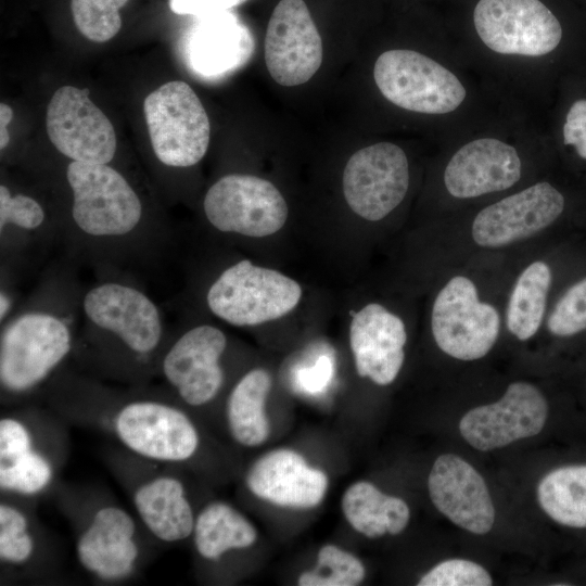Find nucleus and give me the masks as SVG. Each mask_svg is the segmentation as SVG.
Returning <instances> with one entry per match:
<instances>
[{
  "label": "nucleus",
  "mask_w": 586,
  "mask_h": 586,
  "mask_svg": "<svg viewBox=\"0 0 586 586\" xmlns=\"http://www.w3.org/2000/svg\"><path fill=\"white\" fill-rule=\"evenodd\" d=\"M132 504L144 526L164 543H177L193 533L195 514L183 483L169 473L153 475L132 492Z\"/></svg>",
  "instance_id": "nucleus-24"
},
{
  "label": "nucleus",
  "mask_w": 586,
  "mask_h": 586,
  "mask_svg": "<svg viewBox=\"0 0 586 586\" xmlns=\"http://www.w3.org/2000/svg\"><path fill=\"white\" fill-rule=\"evenodd\" d=\"M12 283L13 277L7 272H1L0 323L5 321L18 305Z\"/></svg>",
  "instance_id": "nucleus-38"
},
{
  "label": "nucleus",
  "mask_w": 586,
  "mask_h": 586,
  "mask_svg": "<svg viewBox=\"0 0 586 586\" xmlns=\"http://www.w3.org/2000/svg\"><path fill=\"white\" fill-rule=\"evenodd\" d=\"M192 535L198 553L209 561L230 550L249 548L257 539L255 526L224 501H212L196 514Z\"/></svg>",
  "instance_id": "nucleus-28"
},
{
  "label": "nucleus",
  "mask_w": 586,
  "mask_h": 586,
  "mask_svg": "<svg viewBox=\"0 0 586 586\" xmlns=\"http://www.w3.org/2000/svg\"><path fill=\"white\" fill-rule=\"evenodd\" d=\"M428 486L435 508L453 523L477 535L492 530L495 509L488 488L466 460L454 454L437 457Z\"/></svg>",
  "instance_id": "nucleus-18"
},
{
  "label": "nucleus",
  "mask_w": 586,
  "mask_h": 586,
  "mask_svg": "<svg viewBox=\"0 0 586 586\" xmlns=\"http://www.w3.org/2000/svg\"><path fill=\"white\" fill-rule=\"evenodd\" d=\"M82 291L73 357L98 377L139 384L156 373L170 333L161 307L116 270Z\"/></svg>",
  "instance_id": "nucleus-2"
},
{
  "label": "nucleus",
  "mask_w": 586,
  "mask_h": 586,
  "mask_svg": "<svg viewBox=\"0 0 586 586\" xmlns=\"http://www.w3.org/2000/svg\"><path fill=\"white\" fill-rule=\"evenodd\" d=\"M74 260L50 268L25 301L0 323V385L24 395L53 378L73 356L81 319L82 286Z\"/></svg>",
  "instance_id": "nucleus-3"
},
{
  "label": "nucleus",
  "mask_w": 586,
  "mask_h": 586,
  "mask_svg": "<svg viewBox=\"0 0 586 586\" xmlns=\"http://www.w3.org/2000/svg\"><path fill=\"white\" fill-rule=\"evenodd\" d=\"M323 58L322 40L303 0H280L265 36V62L272 79L292 87L308 81Z\"/></svg>",
  "instance_id": "nucleus-15"
},
{
  "label": "nucleus",
  "mask_w": 586,
  "mask_h": 586,
  "mask_svg": "<svg viewBox=\"0 0 586 586\" xmlns=\"http://www.w3.org/2000/svg\"><path fill=\"white\" fill-rule=\"evenodd\" d=\"M537 499L556 523L586 530V462L569 463L549 471L538 483Z\"/></svg>",
  "instance_id": "nucleus-29"
},
{
  "label": "nucleus",
  "mask_w": 586,
  "mask_h": 586,
  "mask_svg": "<svg viewBox=\"0 0 586 586\" xmlns=\"http://www.w3.org/2000/svg\"><path fill=\"white\" fill-rule=\"evenodd\" d=\"M247 0H169L170 10L179 15L199 16L228 11Z\"/></svg>",
  "instance_id": "nucleus-37"
},
{
  "label": "nucleus",
  "mask_w": 586,
  "mask_h": 586,
  "mask_svg": "<svg viewBox=\"0 0 586 586\" xmlns=\"http://www.w3.org/2000/svg\"><path fill=\"white\" fill-rule=\"evenodd\" d=\"M13 118V110L4 102L0 103V149L5 150L10 143L8 126Z\"/></svg>",
  "instance_id": "nucleus-39"
},
{
  "label": "nucleus",
  "mask_w": 586,
  "mask_h": 586,
  "mask_svg": "<svg viewBox=\"0 0 586 586\" xmlns=\"http://www.w3.org/2000/svg\"><path fill=\"white\" fill-rule=\"evenodd\" d=\"M551 283L550 267L542 260L530 264L519 276L507 307V328L526 341L539 329Z\"/></svg>",
  "instance_id": "nucleus-30"
},
{
  "label": "nucleus",
  "mask_w": 586,
  "mask_h": 586,
  "mask_svg": "<svg viewBox=\"0 0 586 586\" xmlns=\"http://www.w3.org/2000/svg\"><path fill=\"white\" fill-rule=\"evenodd\" d=\"M431 329L435 343L445 354L460 360H476L496 343L500 317L493 305L479 300L472 280L456 276L435 297Z\"/></svg>",
  "instance_id": "nucleus-10"
},
{
  "label": "nucleus",
  "mask_w": 586,
  "mask_h": 586,
  "mask_svg": "<svg viewBox=\"0 0 586 586\" xmlns=\"http://www.w3.org/2000/svg\"><path fill=\"white\" fill-rule=\"evenodd\" d=\"M298 282L244 258L225 269L205 293L209 313L234 327H254L291 313L302 298Z\"/></svg>",
  "instance_id": "nucleus-4"
},
{
  "label": "nucleus",
  "mask_w": 586,
  "mask_h": 586,
  "mask_svg": "<svg viewBox=\"0 0 586 586\" xmlns=\"http://www.w3.org/2000/svg\"><path fill=\"white\" fill-rule=\"evenodd\" d=\"M25 513L13 505H0V559L4 563L21 565L27 562L35 550Z\"/></svg>",
  "instance_id": "nucleus-33"
},
{
  "label": "nucleus",
  "mask_w": 586,
  "mask_h": 586,
  "mask_svg": "<svg viewBox=\"0 0 586 586\" xmlns=\"http://www.w3.org/2000/svg\"><path fill=\"white\" fill-rule=\"evenodd\" d=\"M556 336H572L586 330V278L573 284L558 301L547 321Z\"/></svg>",
  "instance_id": "nucleus-34"
},
{
  "label": "nucleus",
  "mask_w": 586,
  "mask_h": 586,
  "mask_svg": "<svg viewBox=\"0 0 586 586\" xmlns=\"http://www.w3.org/2000/svg\"><path fill=\"white\" fill-rule=\"evenodd\" d=\"M110 429L138 457L158 463L190 460L200 447L199 431L170 399L130 396L112 410Z\"/></svg>",
  "instance_id": "nucleus-5"
},
{
  "label": "nucleus",
  "mask_w": 586,
  "mask_h": 586,
  "mask_svg": "<svg viewBox=\"0 0 586 586\" xmlns=\"http://www.w3.org/2000/svg\"><path fill=\"white\" fill-rule=\"evenodd\" d=\"M56 243H61L59 222L51 219L42 203L29 194L14 193L1 183V271L13 276L16 268Z\"/></svg>",
  "instance_id": "nucleus-23"
},
{
  "label": "nucleus",
  "mask_w": 586,
  "mask_h": 586,
  "mask_svg": "<svg viewBox=\"0 0 586 586\" xmlns=\"http://www.w3.org/2000/svg\"><path fill=\"white\" fill-rule=\"evenodd\" d=\"M563 209V195L550 183L538 182L483 208L473 220L472 238L482 247L506 246L540 232Z\"/></svg>",
  "instance_id": "nucleus-16"
},
{
  "label": "nucleus",
  "mask_w": 586,
  "mask_h": 586,
  "mask_svg": "<svg viewBox=\"0 0 586 586\" xmlns=\"http://www.w3.org/2000/svg\"><path fill=\"white\" fill-rule=\"evenodd\" d=\"M203 213L218 232L265 238L285 225L289 207L270 181L247 174H228L206 191Z\"/></svg>",
  "instance_id": "nucleus-9"
},
{
  "label": "nucleus",
  "mask_w": 586,
  "mask_h": 586,
  "mask_svg": "<svg viewBox=\"0 0 586 586\" xmlns=\"http://www.w3.org/2000/svg\"><path fill=\"white\" fill-rule=\"evenodd\" d=\"M407 333L404 321L379 303L356 311L349 324V346L359 377L388 385L405 360Z\"/></svg>",
  "instance_id": "nucleus-19"
},
{
  "label": "nucleus",
  "mask_w": 586,
  "mask_h": 586,
  "mask_svg": "<svg viewBox=\"0 0 586 586\" xmlns=\"http://www.w3.org/2000/svg\"><path fill=\"white\" fill-rule=\"evenodd\" d=\"M366 575L361 561L353 553L334 545H324L317 556L313 571L298 576L301 586H356Z\"/></svg>",
  "instance_id": "nucleus-31"
},
{
  "label": "nucleus",
  "mask_w": 586,
  "mask_h": 586,
  "mask_svg": "<svg viewBox=\"0 0 586 586\" xmlns=\"http://www.w3.org/2000/svg\"><path fill=\"white\" fill-rule=\"evenodd\" d=\"M473 21L483 43L500 54L545 55L562 38L558 18L539 0H480Z\"/></svg>",
  "instance_id": "nucleus-11"
},
{
  "label": "nucleus",
  "mask_w": 586,
  "mask_h": 586,
  "mask_svg": "<svg viewBox=\"0 0 586 586\" xmlns=\"http://www.w3.org/2000/svg\"><path fill=\"white\" fill-rule=\"evenodd\" d=\"M228 337L218 327L199 323L168 341L160 356L156 373L169 391L189 407L213 402L225 383L222 358Z\"/></svg>",
  "instance_id": "nucleus-8"
},
{
  "label": "nucleus",
  "mask_w": 586,
  "mask_h": 586,
  "mask_svg": "<svg viewBox=\"0 0 586 586\" xmlns=\"http://www.w3.org/2000/svg\"><path fill=\"white\" fill-rule=\"evenodd\" d=\"M521 177V160L514 146L494 138L462 145L449 160L444 183L450 195L476 198L509 189Z\"/></svg>",
  "instance_id": "nucleus-21"
},
{
  "label": "nucleus",
  "mask_w": 586,
  "mask_h": 586,
  "mask_svg": "<svg viewBox=\"0 0 586 586\" xmlns=\"http://www.w3.org/2000/svg\"><path fill=\"white\" fill-rule=\"evenodd\" d=\"M341 506L351 526L368 538H378L385 533L398 535L410 519L406 501L382 493L366 481L352 484L344 492Z\"/></svg>",
  "instance_id": "nucleus-26"
},
{
  "label": "nucleus",
  "mask_w": 586,
  "mask_h": 586,
  "mask_svg": "<svg viewBox=\"0 0 586 586\" xmlns=\"http://www.w3.org/2000/svg\"><path fill=\"white\" fill-rule=\"evenodd\" d=\"M64 178L71 202L59 226L72 260L113 271L151 262L169 246L170 230L148 218L142 198L111 164L71 161Z\"/></svg>",
  "instance_id": "nucleus-1"
},
{
  "label": "nucleus",
  "mask_w": 586,
  "mask_h": 586,
  "mask_svg": "<svg viewBox=\"0 0 586 586\" xmlns=\"http://www.w3.org/2000/svg\"><path fill=\"white\" fill-rule=\"evenodd\" d=\"M270 373L255 368L244 373L231 388L226 403V417L232 438L244 447L262 445L270 425L265 411L271 388Z\"/></svg>",
  "instance_id": "nucleus-27"
},
{
  "label": "nucleus",
  "mask_w": 586,
  "mask_h": 586,
  "mask_svg": "<svg viewBox=\"0 0 586 586\" xmlns=\"http://www.w3.org/2000/svg\"><path fill=\"white\" fill-rule=\"evenodd\" d=\"M373 77L385 99L398 107L422 114L450 113L467 95L455 74L412 50L393 49L380 54Z\"/></svg>",
  "instance_id": "nucleus-7"
},
{
  "label": "nucleus",
  "mask_w": 586,
  "mask_h": 586,
  "mask_svg": "<svg viewBox=\"0 0 586 586\" xmlns=\"http://www.w3.org/2000/svg\"><path fill=\"white\" fill-rule=\"evenodd\" d=\"M489 573L480 564L463 560L449 559L436 564L424 574L418 586H491Z\"/></svg>",
  "instance_id": "nucleus-35"
},
{
  "label": "nucleus",
  "mask_w": 586,
  "mask_h": 586,
  "mask_svg": "<svg viewBox=\"0 0 586 586\" xmlns=\"http://www.w3.org/2000/svg\"><path fill=\"white\" fill-rule=\"evenodd\" d=\"M342 183L349 208L368 221H379L393 212L407 193V156L402 148L391 142L366 146L347 161Z\"/></svg>",
  "instance_id": "nucleus-13"
},
{
  "label": "nucleus",
  "mask_w": 586,
  "mask_h": 586,
  "mask_svg": "<svg viewBox=\"0 0 586 586\" xmlns=\"http://www.w3.org/2000/svg\"><path fill=\"white\" fill-rule=\"evenodd\" d=\"M89 93L88 88L74 86L55 90L47 107V133L69 161L111 164L117 149L116 133Z\"/></svg>",
  "instance_id": "nucleus-12"
},
{
  "label": "nucleus",
  "mask_w": 586,
  "mask_h": 586,
  "mask_svg": "<svg viewBox=\"0 0 586 586\" xmlns=\"http://www.w3.org/2000/svg\"><path fill=\"white\" fill-rule=\"evenodd\" d=\"M128 0H72L71 9L77 29L87 39L105 42L122 27L119 10Z\"/></svg>",
  "instance_id": "nucleus-32"
},
{
  "label": "nucleus",
  "mask_w": 586,
  "mask_h": 586,
  "mask_svg": "<svg viewBox=\"0 0 586 586\" xmlns=\"http://www.w3.org/2000/svg\"><path fill=\"white\" fill-rule=\"evenodd\" d=\"M143 113L153 153L168 168H189L202 161L211 140L207 113L182 80L168 81L146 95Z\"/></svg>",
  "instance_id": "nucleus-6"
},
{
  "label": "nucleus",
  "mask_w": 586,
  "mask_h": 586,
  "mask_svg": "<svg viewBox=\"0 0 586 586\" xmlns=\"http://www.w3.org/2000/svg\"><path fill=\"white\" fill-rule=\"evenodd\" d=\"M194 17L181 39V53L195 75L219 79L250 60L254 39L234 14L221 11Z\"/></svg>",
  "instance_id": "nucleus-17"
},
{
  "label": "nucleus",
  "mask_w": 586,
  "mask_h": 586,
  "mask_svg": "<svg viewBox=\"0 0 586 586\" xmlns=\"http://www.w3.org/2000/svg\"><path fill=\"white\" fill-rule=\"evenodd\" d=\"M249 491L263 500L290 508L318 506L328 489V476L310 467L298 453L280 448L259 457L245 475Z\"/></svg>",
  "instance_id": "nucleus-20"
},
{
  "label": "nucleus",
  "mask_w": 586,
  "mask_h": 586,
  "mask_svg": "<svg viewBox=\"0 0 586 586\" xmlns=\"http://www.w3.org/2000/svg\"><path fill=\"white\" fill-rule=\"evenodd\" d=\"M136 522L123 508L103 506L77 540V558L88 572L103 581H119L135 570L139 547Z\"/></svg>",
  "instance_id": "nucleus-22"
},
{
  "label": "nucleus",
  "mask_w": 586,
  "mask_h": 586,
  "mask_svg": "<svg viewBox=\"0 0 586 586\" xmlns=\"http://www.w3.org/2000/svg\"><path fill=\"white\" fill-rule=\"evenodd\" d=\"M29 428L20 419L0 420V487L20 495H36L51 483L54 469L34 445Z\"/></svg>",
  "instance_id": "nucleus-25"
},
{
  "label": "nucleus",
  "mask_w": 586,
  "mask_h": 586,
  "mask_svg": "<svg viewBox=\"0 0 586 586\" xmlns=\"http://www.w3.org/2000/svg\"><path fill=\"white\" fill-rule=\"evenodd\" d=\"M548 417L543 393L527 382L509 384L496 403L469 410L459 422L462 437L473 448L487 451L540 433Z\"/></svg>",
  "instance_id": "nucleus-14"
},
{
  "label": "nucleus",
  "mask_w": 586,
  "mask_h": 586,
  "mask_svg": "<svg viewBox=\"0 0 586 586\" xmlns=\"http://www.w3.org/2000/svg\"><path fill=\"white\" fill-rule=\"evenodd\" d=\"M563 140L575 148L579 157L586 160V99L571 105L563 125Z\"/></svg>",
  "instance_id": "nucleus-36"
}]
</instances>
